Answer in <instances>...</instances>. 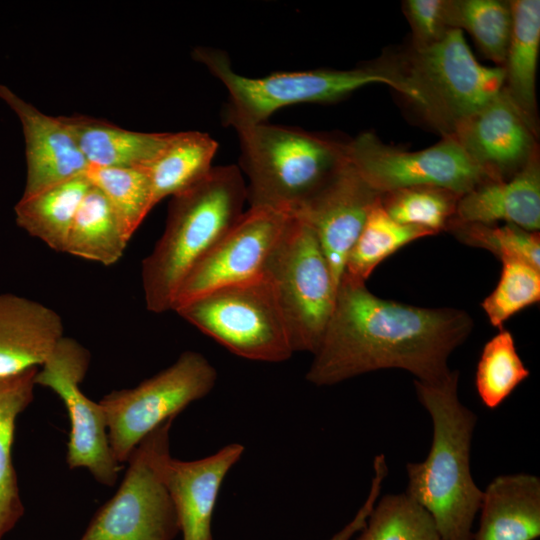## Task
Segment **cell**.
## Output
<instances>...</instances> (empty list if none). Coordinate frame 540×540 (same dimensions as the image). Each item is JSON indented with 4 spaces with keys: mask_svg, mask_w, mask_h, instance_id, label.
I'll return each mask as SVG.
<instances>
[{
    "mask_svg": "<svg viewBox=\"0 0 540 540\" xmlns=\"http://www.w3.org/2000/svg\"><path fill=\"white\" fill-rule=\"evenodd\" d=\"M473 326L472 317L464 310L382 299L365 283L341 279L306 379L317 386H329L396 368L419 381H438L450 373L449 356L465 342Z\"/></svg>",
    "mask_w": 540,
    "mask_h": 540,
    "instance_id": "cell-1",
    "label": "cell"
},
{
    "mask_svg": "<svg viewBox=\"0 0 540 540\" xmlns=\"http://www.w3.org/2000/svg\"><path fill=\"white\" fill-rule=\"evenodd\" d=\"M459 373L433 382L414 380L417 398L432 421V442L422 462L406 465V494L433 518L443 540H473L483 490L471 474L476 414L458 396Z\"/></svg>",
    "mask_w": 540,
    "mask_h": 540,
    "instance_id": "cell-2",
    "label": "cell"
},
{
    "mask_svg": "<svg viewBox=\"0 0 540 540\" xmlns=\"http://www.w3.org/2000/svg\"><path fill=\"white\" fill-rule=\"evenodd\" d=\"M246 201V182L235 165L213 167L172 197L164 232L141 266L147 310H172L187 274L237 222Z\"/></svg>",
    "mask_w": 540,
    "mask_h": 540,
    "instance_id": "cell-3",
    "label": "cell"
},
{
    "mask_svg": "<svg viewBox=\"0 0 540 540\" xmlns=\"http://www.w3.org/2000/svg\"><path fill=\"white\" fill-rule=\"evenodd\" d=\"M250 207L294 214L346 162V142L267 122L235 129Z\"/></svg>",
    "mask_w": 540,
    "mask_h": 540,
    "instance_id": "cell-4",
    "label": "cell"
},
{
    "mask_svg": "<svg viewBox=\"0 0 540 540\" xmlns=\"http://www.w3.org/2000/svg\"><path fill=\"white\" fill-rule=\"evenodd\" d=\"M193 56L225 86L229 98L224 118L234 129L266 122L275 111L289 105L333 102L371 84L388 85L410 96L394 66L314 69L251 78L235 72L228 56L220 50L198 47Z\"/></svg>",
    "mask_w": 540,
    "mask_h": 540,
    "instance_id": "cell-5",
    "label": "cell"
},
{
    "mask_svg": "<svg viewBox=\"0 0 540 540\" xmlns=\"http://www.w3.org/2000/svg\"><path fill=\"white\" fill-rule=\"evenodd\" d=\"M395 68L411 91V101L442 136L504 88L503 68L480 64L459 29L433 44L412 46Z\"/></svg>",
    "mask_w": 540,
    "mask_h": 540,
    "instance_id": "cell-6",
    "label": "cell"
},
{
    "mask_svg": "<svg viewBox=\"0 0 540 540\" xmlns=\"http://www.w3.org/2000/svg\"><path fill=\"white\" fill-rule=\"evenodd\" d=\"M174 311L239 357L276 363L294 353L275 290L264 274L209 291Z\"/></svg>",
    "mask_w": 540,
    "mask_h": 540,
    "instance_id": "cell-7",
    "label": "cell"
},
{
    "mask_svg": "<svg viewBox=\"0 0 540 540\" xmlns=\"http://www.w3.org/2000/svg\"><path fill=\"white\" fill-rule=\"evenodd\" d=\"M263 274L275 290L293 351L313 354L333 312L337 286L314 231L295 215Z\"/></svg>",
    "mask_w": 540,
    "mask_h": 540,
    "instance_id": "cell-8",
    "label": "cell"
},
{
    "mask_svg": "<svg viewBox=\"0 0 540 540\" xmlns=\"http://www.w3.org/2000/svg\"><path fill=\"white\" fill-rule=\"evenodd\" d=\"M170 419L148 434L128 460L115 495L95 514L80 540H173L180 531L165 482Z\"/></svg>",
    "mask_w": 540,
    "mask_h": 540,
    "instance_id": "cell-9",
    "label": "cell"
},
{
    "mask_svg": "<svg viewBox=\"0 0 540 540\" xmlns=\"http://www.w3.org/2000/svg\"><path fill=\"white\" fill-rule=\"evenodd\" d=\"M217 372L201 353L185 351L168 368L130 389L115 390L100 401L115 459L128 462L138 444L174 419L214 387Z\"/></svg>",
    "mask_w": 540,
    "mask_h": 540,
    "instance_id": "cell-10",
    "label": "cell"
},
{
    "mask_svg": "<svg viewBox=\"0 0 540 540\" xmlns=\"http://www.w3.org/2000/svg\"><path fill=\"white\" fill-rule=\"evenodd\" d=\"M349 162L378 193L432 186L463 195L494 180L476 164L451 136L418 151L383 143L374 133L363 132L346 142Z\"/></svg>",
    "mask_w": 540,
    "mask_h": 540,
    "instance_id": "cell-11",
    "label": "cell"
},
{
    "mask_svg": "<svg viewBox=\"0 0 540 540\" xmlns=\"http://www.w3.org/2000/svg\"><path fill=\"white\" fill-rule=\"evenodd\" d=\"M89 364V351L75 339L63 336L38 369L35 382L54 391L67 409L70 420L68 467L86 468L96 481L113 486L121 464L109 445L104 411L99 402L89 399L80 389Z\"/></svg>",
    "mask_w": 540,
    "mask_h": 540,
    "instance_id": "cell-12",
    "label": "cell"
},
{
    "mask_svg": "<svg viewBox=\"0 0 540 540\" xmlns=\"http://www.w3.org/2000/svg\"><path fill=\"white\" fill-rule=\"evenodd\" d=\"M291 216L268 207H249L187 274L172 310L214 289L262 276Z\"/></svg>",
    "mask_w": 540,
    "mask_h": 540,
    "instance_id": "cell-13",
    "label": "cell"
},
{
    "mask_svg": "<svg viewBox=\"0 0 540 540\" xmlns=\"http://www.w3.org/2000/svg\"><path fill=\"white\" fill-rule=\"evenodd\" d=\"M375 191L346 162L293 215L315 233L338 288L348 254L365 221L380 200Z\"/></svg>",
    "mask_w": 540,
    "mask_h": 540,
    "instance_id": "cell-14",
    "label": "cell"
},
{
    "mask_svg": "<svg viewBox=\"0 0 540 540\" xmlns=\"http://www.w3.org/2000/svg\"><path fill=\"white\" fill-rule=\"evenodd\" d=\"M448 136L494 180L512 177L538 152L536 134L504 90Z\"/></svg>",
    "mask_w": 540,
    "mask_h": 540,
    "instance_id": "cell-15",
    "label": "cell"
},
{
    "mask_svg": "<svg viewBox=\"0 0 540 540\" xmlns=\"http://www.w3.org/2000/svg\"><path fill=\"white\" fill-rule=\"evenodd\" d=\"M0 98L16 113L23 128L27 167L23 196L87 173L90 165L60 116L42 113L1 84Z\"/></svg>",
    "mask_w": 540,
    "mask_h": 540,
    "instance_id": "cell-16",
    "label": "cell"
},
{
    "mask_svg": "<svg viewBox=\"0 0 540 540\" xmlns=\"http://www.w3.org/2000/svg\"><path fill=\"white\" fill-rule=\"evenodd\" d=\"M243 452V445L232 443L198 460L169 458L165 482L183 540H213L211 521L219 490Z\"/></svg>",
    "mask_w": 540,
    "mask_h": 540,
    "instance_id": "cell-17",
    "label": "cell"
},
{
    "mask_svg": "<svg viewBox=\"0 0 540 540\" xmlns=\"http://www.w3.org/2000/svg\"><path fill=\"white\" fill-rule=\"evenodd\" d=\"M62 318L44 304L0 293V376L41 366L64 336Z\"/></svg>",
    "mask_w": 540,
    "mask_h": 540,
    "instance_id": "cell-18",
    "label": "cell"
},
{
    "mask_svg": "<svg viewBox=\"0 0 540 540\" xmlns=\"http://www.w3.org/2000/svg\"><path fill=\"white\" fill-rule=\"evenodd\" d=\"M453 221L495 224L505 221L530 232L540 229L538 152L508 180L486 181L460 196Z\"/></svg>",
    "mask_w": 540,
    "mask_h": 540,
    "instance_id": "cell-19",
    "label": "cell"
},
{
    "mask_svg": "<svg viewBox=\"0 0 540 540\" xmlns=\"http://www.w3.org/2000/svg\"><path fill=\"white\" fill-rule=\"evenodd\" d=\"M473 540H535L540 536V479L500 475L483 491Z\"/></svg>",
    "mask_w": 540,
    "mask_h": 540,
    "instance_id": "cell-20",
    "label": "cell"
},
{
    "mask_svg": "<svg viewBox=\"0 0 540 540\" xmlns=\"http://www.w3.org/2000/svg\"><path fill=\"white\" fill-rule=\"evenodd\" d=\"M90 166L147 167L173 138L170 132H137L86 115L60 116Z\"/></svg>",
    "mask_w": 540,
    "mask_h": 540,
    "instance_id": "cell-21",
    "label": "cell"
},
{
    "mask_svg": "<svg viewBox=\"0 0 540 540\" xmlns=\"http://www.w3.org/2000/svg\"><path fill=\"white\" fill-rule=\"evenodd\" d=\"M512 32L506 53L504 92L538 134L536 73L540 47V1H511Z\"/></svg>",
    "mask_w": 540,
    "mask_h": 540,
    "instance_id": "cell-22",
    "label": "cell"
},
{
    "mask_svg": "<svg viewBox=\"0 0 540 540\" xmlns=\"http://www.w3.org/2000/svg\"><path fill=\"white\" fill-rule=\"evenodd\" d=\"M38 367L0 376V540L24 514L12 448L18 416L34 398Z\"/></svg>",
    "mask_w": 540,
    "mask_h": 540,
    "instance_id": "cell-23",
    "label": "cell"
},
{
    "mask_svg": "<svg viewBox=\"0 0 540 540\" xmlns=\"http://www.w3.org/2000/svg\"><path fill=\"white\" fill-rule=\"evenodd\" d=\"M91 186L86 174L30 196L15 206L16 223L57 252H64L75 214Z\"/></svg>",
    "mask_w": 540,
    "mask_h": 540,
    "instance_id": "cell-24",
    "label": "cell"
},
{
    "mask_svg": "<svg viewBox=\"0 0 540 540\" xmlns=\"http://www.w3.org/2000/svg\"><path fill=\"white\" fill-rule=\"evenodd\" d=\"M217 149V142L206 133H174L167 146L145 167L151 180L154 205L205 178L214 167L212 162Z\"/></svg>",
    "mask_w": 540,
    "mask_h": 540,
    "instance_id": "cell-25",
    "label": "cell"
},
{
    "mask_svg": "<svg viewBox=\"0 0 540 540\" xmlns=\"http://www.w3.org/2000/svg\"><path fill=\"white\" fill-rule=\"evenodd\" d=\"M103 193L90 186L73 219L64 253L110 266L129 242Z\"/></svg>",
    "mask_w": 540,
    "mask_h": 540,
    "instance_id": "cell-26",
    "label": "cell"
},
{
    "mask_svg": "<svg viewBox=\"0 0 540 540\" xmlns=\"http://www.w3.org/2000/svg\"><path fill=\"white\" fill-rule=\"evenodd\" d=\"M435 235L412 225L400 224L384 210L380 200L371 209L346 259L341 279L365 283L375 268L410 242Z\"/></svg>",
    "mask_w": 540,
    "mask_h": 540,
    "instance_id": "cell-27",
    "label": "cell"
},
{
    "mask_svg": "<svg viewBox=\"0 0 540 540\" xmlns=\"http://www.w3.org/2000/svg\"><path fill=\"white\" fill-rule=\"evenodd\" d=\"M448 23L466 30L485 57L503 67L512 32L511 1L448 0Z\"/></svg>",
    "mask_w": 540,
    "mask_h": 540,
    "instance_id": "cell-28",
    "label": "cell"
},
{
    "mask_svg": "<svg viewBox=\"0 0 540 540\" xmlns=\"http://www.w3.org/2000/svg\"><path fill=\"white\" fill-rule=\"evenodd\" d=\"M86 176L91 185L103 193L126 236L131 239L155 206L146 168L90 166Z\"/></svg>",
    "mask_w": 540,
    "mask_h": 540,
    "instance_id": "cell-29",
    "label": "cell"
},
{
    "mask_svg": "<svg viewBox=\"0 0 540 540\" xmlns=\"http://www.w3.org/2000/svg\"><path fill=\"white\" fill-rule=\"evenodd\" d=\"M357 540H443L432 516L406 493L375 503Z\"/></svg>",
    "mask_w": 540,
    "mask_h": 540,
    "instance_id": "cell-30",
    "label": "cell"
},
{
    "mask_svg": "<svg viewBox=\"0 0 540 540\" xmlns=\"http://www.w3.org/2000/svg\"><path fill=\"white\" fill-rule=\"evenodd\" d=\"M529 375L530 371L517 353L513 335L501 328L482 349L475 386L483 404L495 409Z\"/></svg>",
    "mask_w": 540,
    "mask_h": 540,
    "instance_id": "cell-31",
    "label": "cell"
},
{
    "mask_svg": "<svg viewBox=\"0 0 540 540\" xmlns=\"http://www.w3.org/2000/svg\"><path fill=\"white\" fill-rule=\"evenodd\" d=\"M460 196L444 188L415 186L381 194V204L398 223L437 234L446 229L454 217Z\"/></svg>",
    "mask_w": 540,
    "mask_h": 540,
    "instance_id": "cell-32",
    "label": "cell"
},
{
    "mask_svg": "<svg viewBox=\"0 0 540 540\" xmlns=\"http://www.w3.org/2000/svg\"><path fill=\"white\" fill-rule=\"evenodd\" d=\"M462 243L482 248L497 256L501 262H525L540 270V238L537 232L527 231L514 224L462 223L451 220L446 228Z\"/></svg>",
    "mask_w": 540,
    "mask_h": 540,
    "instance_id": "cell-33",
    "label": "cell"
},
{
    "mask_svg": "<svg viewBox=\"0 0 540 540\" xmlns=\"http://www.w3.org/2000/svg\"><path fill=\"white\" fill-rule=\"evenodd\" d=\"M540 299V270L521 261L502 262L495 289L481 307L490 324L499 329L510 317Z\"/></svg>",
    "mask_w": 540,
    "mask_h": 540,
    "instance_id": "cell-34",
    "label": "cell"
},
{
    "mask_svg": "<svg viewBox=\"0 0 540 540\" xmlns=\"http://www.w3.org/2000/svg\"><path fill=\"white\" fill-rule=\"evenodd\" d=\"M403 12L412 30L414 47L433 44L451 30L448 0H406Z\"/></svg>",
    "mask_w": 540,
    "mask_h": 540,
    "instance_id": "cell-35",
    "label": "cell"
},
{
    "mask_svg": "<svg viewBox=\"0 0 540 540\" xmlns=\"http://www.w3.org/2000/svg\"><path fill=\"white\" fill-rule=\"evenodd\" d=\"M382 484L383 477L380 475H374L369 494L361 508L358 510L354 518L329 540H350L354 534L362 530L371 510L377 502Z\"/></svg>",
    "mask_w": 540,
    "mask_h": 540,
    "instance_id": "cell-36",
    "label": "cell"
}]
</instances>
